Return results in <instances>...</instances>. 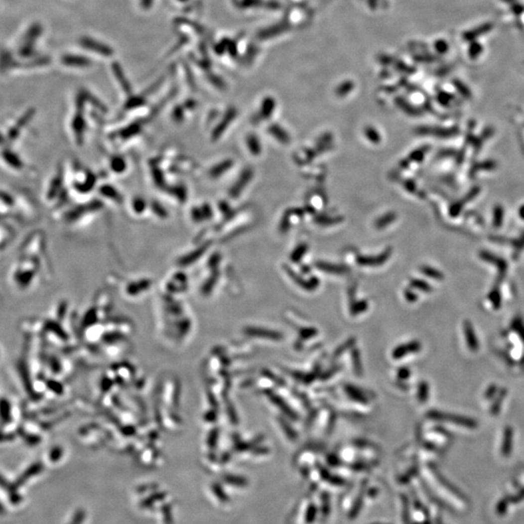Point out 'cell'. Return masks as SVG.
<instances>
[{
	"mask_svg": "<svg viewBox=\"0 0 524 524\" xmlns=\"http://www.w3.org/2000/svg\"><path fill=\"white\" fill-rule=\"evenodd\" d=\"M320 512L316 503L304 500L297 506L290 515L291 524H316Z\"/></svg>",
	"mask_w": 524,
	"mask_h": 524,
	"instance_id": "obj_1",
	"label": "cell"
},
{
	"mask_svg": "<svg viewBox=\"0 0 524 524\" xmlns=\"http://www.w3.org/2000/svg\"><path fill=\"white\" fill-rule=\"evenodd\" d=\"M493 28V24L491 22H486L472 30H469L466 31L465 33H463V39L465 41H469V42H472V41H475L476 39L486 33H488L491 29Z\"/></svg>",
	"mask_w": 524,
	"mask_h": 524,
	"instance_id": "obj_2",
	"label": "cell"
},
{
	"mask_svg": "<svg viewBox=\"0 0 524 524\" xmlns=\"http://www.w3.org/2000/svg\"><path fill=\"white\" fill-rule=\"evenodd\" d=\"M419 348V345L417 343H411L407 345H403L401 347H398L394 353L393 356L394 358H402V356H406L407 354H411L412 352L417 351Z\"/></svg>",
	"mask_w": 524,
	"mask_h": 524,
	"instance_id": "obj_3",
	"label": "cell"
},
{
	"mask_svg": "<svg viewBox=\"0 0 524 524\" xmlns=\"http://www.w3.org/2000/svg\"><path fill=\"white\" fill-rule=\"evenodd\" d=\"M465 333H466V340H467L469 347L473 351H476V349H477V341H476V336H475L474 330L471 327V325H469V324L465 325Z\"/></svg>",
	"mask_w": 524,
	"mask_h": 524,
	"instance_id": "obj_4",
	"label": "cell"
},
{
	"mask_svg": "<svg viewBox=\"0 0 524 524\" xmlns=\"http://www.w3.org/2000/svg\"><path fill=\"white\" fill-rule=\"evenodd\" d=\"M483 52V47L480 43L478 42H475V41H472L470 47H469L468 54L469 56L472 58V59H475L477 58L478 56L481 55V53Z\"/></svg>",
	"mask_w": 524,
	"mask_h": 524,
	"instance_id": "obj_5",
	"label": "cell"
},
{
	"mask_svg": "<svg viewBox=\"0 0 524 524\" xmlns=\"http://www.w3.org/2000/svg\"><path fill=\"white\" fill-rule=\"evenodd\" d=\"M62 61L65 63V64H68V65H84L85 62H87L86 59H84L83 57H78V56H64L62 58Z\"/></svg>",
	"mask_w": 524,
	"mask_h": 524,
	"instance_id": "obj_6",
	"label": "cell"
},
{
	"mask_svg": "<svg viewBox=\"0 0 524 524\" xmlns=\"http://www.w3.org/2000/svg\"><path fill=\"white\" fill-rule=\"evenodd\" d=\"M37 472V467H32V468L30 469L29 471L25 472V473H24V474H23V475H22V476H21V477L19 478V480L17 481V483H16V487H20V486H22V485L24 484V482H25V481H26V480H27L28 478H30V477H31L32 475L36 474Z\"/></svg>",
	"mask_w": 524,
	"mask_h": 524,
	"instance_id": "obj_7",
	"label": "cell"
},
{
	"mask_svg": "<svg viewBox=\"0 0 524 524\" xmlns=\"http://www.w3.org/2000/svg\"><path fill=\"white\" fill-rule=\"evenodd\" d=\"M435 49L437 50L438 53H440V54H445V53L448 52V50H449V45H448V43H447L446 41H444V40H439V41H437L436 44H435Z\"/></svg>",
	"mask_w": 524,
	"mask_h": 524,
	"instance_id": "obj_8",
	"label": "cell"
},
{
	"mask_svg": "<svg viewBox=\"0 0 524 524\" xmlns=\"http://www.w3.org/2000/svg\"><path fill=\"white\" fill-rule=\"evenodd\" d=\"M9 499H10V502L17 505L19 504V502L22 500L21 496L19 495V493L16 492V490H13L11 492H9Z\"/></svg>",
	"mask_w": 524,
	"mask_h": 524,
	"instance_id": "obj_9",
	"label": "cell"
},
{
	"mask_svg": "<svg viewBox=\"0 0 524 524\" xmlns=\"http://www.w3.org/2000/svg\"><path fill=\"white\" fill-rule=\"evenodd\" d=\"M511 7H512V8H511V9H512V12H513L515 15H521V14L524 13V5H522L521 3H519V2H515L514 4H512Z\"/></svg>",
	"mask_w": 524,
	"mask_h": 524,
	"instance_id": "obj_10",
	"label": "cell"
},
{
	"mask_svg": "<svg viewBox=\"0 0 524 524\" xmlns=\"http://www.w3.org/2000/svg\"><path fill=\"white\" fill-rule=\"evenodd\" d=\"M454 84H455V86H456L457 90H458V91H459V92L461 93V94H463V95H464V96H466V97H469V96L471 95V94H469L468 89L466 88V86H465L464 84H462V83H461V82H459V81H455V82H454Z\"/></svg>",
	"mask_w": 524,
	"mask_h": 524,
	"instance_id": "obj_11",
	"label": "cell"
},
{
	"mask_svg": "<svg viewBox=\"0 0 524 524\" xmlns=\"http://www.w3.org/2000/svg\"><path fill=\"white\" fill-rule=\"evenodd\" d=\"M85 516H86V514H85V512H84V511H81V510H80V511H78V512L76 513L75 517H74V519H73L72 523H71V524H82V523H83V521H84V519H85Z\"/></svg>",
	"mask_w": 524,
	"mask_h": 524,
	"instance_id": "obj_12",
	"label": "cell"
},
{
	"mask_svg": "<svg viewBox=\"0 0 524 524\" xmlns=\"http://www.w3.org/2000/svg\"><path fill=\"white\" fill-rule=\"evenodd\" d=\"M4 513H5V509H4V507L2 506V504L0 503V515H3Z\"/></svg>",
	"mask_w": 524,
	"mask_h": 524,
	"instance_id": "obj_13",
	"label": "cell"
},
{
	"mask_svg": "<svg viewBox=\"0 0 524 524\" xmlns=\"http://www.w3.org/2000/svg\"><path fill=\"white\" fill-rule=\"evenodd\" d=\"M503 1H505V2H507V3H510L511 5H512V4H514L515 2H517V0H503Z\"/></svg>",
	"mask_w": 524,
	"mask_h": 524,
	"instance_id": "obj_14",
	"label": "cell"
},
{
	"mask_svg": "<svg viewBox=\"0 0 524 524\" xmlns=\"http://www.w3.org/2000/svg\"><path fill=\"white\" fill-rule=\"evenodd\" d=\"M522 213H524V214H523V217H524V209H523V210H522Z\"/></svg>",
	"mask_w": 524,
	"mask_h": 524,
	"instance_id": "obj_15",
	"label": "cell"
},
{
	"mask_svg": "<svg viewBox=\"0 0 524 524\" xmlns=\"http://www.w3.org/2000/svg\"></svg>",
	"mask_w": 524,
	"mask_h": 524,
	"instance_id": "obj_16",
	"label": "cell"
}]
</instances>
